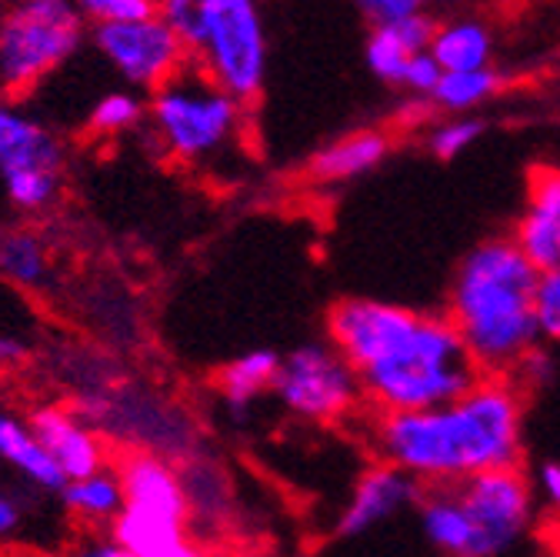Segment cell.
<instances>
[{"label":"cell","mask_w":560,"mask_h":557,"mask_svg":"<svg viewBox=\"0 0 560 557\" xmlns=\"http://www.w3.org/2000/svg\"><path fill=\"white\" fill-rule=\"evenodd\" d=\"M420 524H424L428 541L444 554L474 557V524L464 504L457 501L454 487H441V491H431L424 498V504H420Z\"/></svg>","instance_id":"cell-17"},{"label":"cell","mask_w":560,"mask_h":557,"mask_svg":"<svg viewBox=\"0 0 560 557\" xmlns=\"http://www.w3.org/2000/svg\"><path fill=\"white\" fill-rule=\"evenodd\" d=\"M148 117V101L137 91H107L91 107V127L97 134H127Z\"/></svg>","instance_id":"cell-24"},{"label":"cell","mask_w":560,"mask_h":557,"mask_svg":"<svg viewBox=\"0 0 560 557\" xmlns=\"http://www.w3.org/2000/svg\"><path fill=\"white\" fill-rule=\"evenodd\" d=\"M530 204L547 207L550 214L560 218V171H540V174H534Z\"/></svg>","instance_id":"cell-30"},{"label":"cell","mask_w":560,"mask_h":557,"mask_svg":"<svg viewBox=\"0 0 560 557\" xmlns=\"http://www.w3.org/2000/svg\"><path fill=\"white\" fill-rule=\"evenodd\" d=\"M21 518H24L21 498L11 495L8 487H0V541H8L21 527Z\"/></svg>","instance_id":"cell-32"},{"label":"cell","mask_w":560,"mask_h":557,"mask_svg":"<svg viewBox=\"0 0 560 557\" xmlns=\"http://www.w3.org/2000/svg\"><path fill=\"white\" fill-rule=\"evenodd\" d=\"M27 425H31L34 438L40 441V448L47 451V457L63 474V480H81V477H91V474L110 467L97 431L91 425H84L70 407L44 404V407L31 410Z\"/></svg>","instance_id":"cell-12"},{"label":"cell","mask_w":560,"mask_h":557,"mask_svg":"<svg viewBox=\"0 0 560 557\" xmlns=\"http://www.w3.org/2000/svg\"><path fill=\"white\" fill-rule=\"evenodd\" d=\"M327 327L334 351L354 368L384 414L434 410L483 381L451 317L354 298L330 311Z\"/></svg>","instance_id":"cell-1"},{"label":"cell","mask_w":560,"mask_h":557,"mask_svg":"<svg viewBox=\"0 0 560 557\" xmlns=\"http://www.w3.org/2000/svg\"><path fill=\"white\" fill-rule=\"evenodd\" d=\"M417 480L407 477L404 471L384 464V467H371L358 487L350 495L340 521H337V534L340 537H358L371 527H377L381 521H387L390 514H397L400 508H407L410 501H417Z\"/></svg>","instance_id":"cell-13"},{"label":"cell","mask_w":560,"mask_h":557,"mask_svg":"<svg viewBox=\"0 0 560 557\" xmlns=\"http://www.w3.org/2000/svg\"><path fill=\"white\" fill-rule=\"evenodd\" d=\"M498 88H501V74L483 67V71H467V74H444L431 97L438 107L464 114V111L483 104Z\"/></svg>","instance_id":"cell-23"},{"label":"cell","mask_w":560,"mask_h":557,"mask_svg":"<svg viewBox=\"0 0 560 557\" xmlns=\"http://www.w3.org/2000/svg\"><path fill=\"white\" fill-rule=\"evenodd\" d=\"M377 444L390 467L441 487L517 467L521 397L508 381L483 378L454 404L417 414H384Z\"/></svg>","instance_id":"cell-2"},{"label":"cell","mask_w":560,"mask_h":557,"mask_svg":"<svg viewBox=\"0 0 560 557\" xmlns=\"http://www.w3.org/2000/svg\"><path fill=\"white\" fill-rule=\"evenodd\" d=\"M534 314H537V330H540V337L560 344V267L537 277Z\"/></svg>","instance_id":"cell-26"},{"label":"cell","mask_w":560,"mask_h":557,"mask_svg":"<svg viewBox=\"0 0 560 557\" xmlns=\"http://www.w3.org/2000/svg\"><path fill=\"white\" fill-rule=\"evenodd\" d=\"M50 274L47 241L31 228L0 231V277L18 288H40Z\"/></svg>","instance_id":"cell-21"},{"label":"cell","mask_w":560,"mask_h":557,"mask_svg":"<svg viewBox=\"0 0 560 557\" xmlns=\"http://www.w3.org/2000/svg\"><path fill=\"white\" fill-rule=\"evenodd\" d=\"M361 14L368 18L371 31H381V27H397L417 14H424V8H420L417 0H364Z\"/></svg>","instance_id":"cell-28"},{"label":"cell","mask_w":560,"mask_h":557,"mask_svg":"<svg viewBox=\"0 0 560 557\" xmlns=\"http://www.w3.org/2000/svg\"><path fill=\"white\" fill-rule=\"evenodd\" d=\"M431 57L441 63L444 74L483 71L490 60V34L477 21H451L434 31Z\"/></svg>","instance_id":"cell-20"},{"label":"cell","mask_w":560,"mask_h":557,"mask_svg":"<svg viewBox=\"0 0 560 557\" xmlns=\"http://www.w3.org/2000/svg\"><path fill=\"white\" fill-rule=\"evenodd\" d=\"M190 63L234 101H254L267 78V31L254 0H200Z\"/></svg>","instance_id":"cell-6"},{"label":"cell","mask_w":560,"mask_h":557,"mask_svg":"<svg viewBox=\"0 0 560 557\" xmlns=\"http://www.w3.org/2000/svg\"><path fill=\"white\" fill-rule=\"evenodd\" d=\"M474 524V557H501L530 524V484L517 467L487 471L454 487Z\"/></svg>","instance_id":"cell-10"},{"label":"cell","mask_w":560,"mask_h":557,"mask_svg":"<svg viewBox=\"0 0 560 557\" xmlns=\"http://www.w3.org/2000/svg\"><path fill=\"white\" fill-rule=\"evenodd\" d=\"M537 480H540V495L550 504V511L560 514V464H544Z\"/></svg>","instance_id":"cell-34"},{"label":"cell","mask_w":560,"mask_h":557,"mask_svg":"<svg viewBox=\"0 0 560 557\" xmlns=\"http://www.w3.org/2000/svg\"><path fill=\"white\" fill-rule=\"evenodd\" d=\"M81 18L97 24H133L161 14L158 0H81Z\"/></svg>","instance_id":"cell-25"},{"label":"cell","mask_w":560,"mask_h":557,"mask_svg":"<svg viewBox=\"0 0 560 557\" xmlns=\"http://www.w3.org/2000/svg\"><path fill=\"white\" fill-rule=\"evenodd\" d=\"M91 44L130 91L148 88L154 94L190 63L184 44L161 14L133 24H97L91 27Z\"/></svg>","instance_id":"cell-9"},{"label":"cell","mask_w":560,"mask_h":557,"mask_svg":"<svg viewBox=\"0 0 560 557\" xmlns=\"http://www.w3.org/2000/svg\"><path fill=\"white\" fill-rule=\"evenodd\" d=\"M0 464L18 471L27 484L40 487V491H63V484H67L57 464L47 457V451L34 438L31 425L4 407H0Z\"/></svg>","instance_id":"cell-15"},{"label":"cell","mask_w":560,"mask_h":557,"mask_svg":"<svg viewBox=\"0 0 560 557\" xmlns=\"http://www.w3.org/2000/svg\"><path fill=\"white\" fill-rule=\"evenodd\" d=\"M154 557H207L190 537H180V541H174V544H167V547H161Z\"/></svg>","instance_id":"cell-36"},{"label":"cell","mask_w":560,"mask_h":557,"mask_svg":"<svg viewBox=\"0 0 560 557\" xmlns=\"http://www.w3.org/2000/svg\"><path fill=\"white\" fill-rule=\"evenodd\" d=\"M148 124L164 154L184 164H203L237 141L244 111L241 101L187 63L177 78L148 97Z\"/></svg>","instance_id":"cell-4"},{"label":"cell","mask_w":560,"mask_h":557,"mask_svg":"<svg viewBox=\"0 0 560 557\" xmlns=\"http://www.w3.org/2000/svg\"><path fill=\"white\" fill-rule=\"evenodd\" d=\"M514 371L524 378V384H540V381H547V374H550V358L534 347V351H530V355H527Z\"/></svg>","instance_id":"cell-33"},{"label":"cell","mask_w":560,"mask_h":557,"mask_svg":"<svg viewBox=\"0 0 560 557\" xmlns=\"http://www.w3.org/2000/svg\"><path fill=\"white\" fill-rule=\"evenodd\" d=\"M63 144L24 107L0 101V181L21 211H47L60 194Z\"/></svg>","instance_id":"cell-7"},{"label":"cell","mask_w":560,"mask_h":557,"mask_svg":"<svg viewBox=\"0 0 560 557\" xmlns=\"http://www.w3.org/2000/svg\"><path fill=\"white\" fill-rule=\"evenodd\" d=\"M390 151L387 134L381 130H358L347 134L340 141L320 148L311 161V174L324 184H340L350 177H361L368 171H374Z\"/></svg>","instance_id":"cell-16"},{"label":"cell","mask_w":560,"mask_h":557,"mask_svg":"<svg viewBox=\"0 0 560 557\" xmlns=\"http://www.w3.org/2000/svg\"><path fill=\"white\" fill-rule=\"evenodd\" d=\"M480 134H483V124L480 120H474V117H454V120L441 124L431 134V151L441 161H454L457 154H464L477 141Z\"/></svg>","instance_id":"cell-27"},{"label":"cell","mask_w":560,"mask_h":557,"mask_svg":"<svg viewBox=\"0 0 560 557\" xmlns=\"http://www.w3.org/2000/svg\"><path fill=\"white\" fill-rule=\"evenodd\" d=\"M434 21L428 14H417L397 27H381V31H371L368 37V67L371 74L387 81V84H404V74H407V63L413 54H424L431 50V40H434Z\"/></svg>","instance_id":"cell-14"},{"label":"cell","mask_w":560,"mask_h":557,"mask_svg":"<svg viewBox=\"0 0 560 557\" xmlns=\"http://www.w3.org/2000/svg\"><path fill=\"white\" fill-rule=\"evenodd\" d=\"M537 277L514 241H483L460 260L451 324L483 378L514 371L537 347Z\"/></svg>","instance_id":"cell-3"},{"label":"cell","mask_w":560,"mask_h":557,"mask_svg":"<svg viewBox=\"0 0 560 557\" xmlns=\"http://www.w3.org/2000/svg\"><path fill=\"white\" fill-rule=\"evenodd\" d=\"M84 18L70 0H21L0 11V94H27L84 44Z\"/></svg>","instance_id":"cell-5"},{"label":"cell","mask_w":560,"mask_h":557,"mask_svg":"<svg viewBox=\"0 0 560 557\" xmlns=\"http://www.w3.org/2000/svg\"><path fill=\"white\" fill-rule=\"evenodd\" d=\"M514 247L521 251V257H524L537 274L557 270V267H560V218L550 214L547 207L530 204V207H527V214H524L521 224H517Z\"/></svg>","instance_id":"cell-22"},{"label":"cell","mask_w":560,"mask_h":557,"mask_svg":"<svg viewBox=\"0 0 560 557\" xmlns=\"http://www.w3.org/2000/svg\"><path fill=\"white\" fill-rule=\"evenodd\" d=\"M117 477L124 487V508L187 527L190 498H187L184 477L167 457L154 451H130L117 461Z\"/></svg>","instance_id":"cell-11"},{"label":"cell","mask_w":560,"mask_h":557,"mask_svg":"<svg viewBox=\"0 0 560 557\" xmlns=\"http://www.w3.org/2000/svg\"><path fill=\"white\" fill-rule=\"evenodd\" d=\"M277 371H280V358L273 351H247L241 358H234L221 378H218V387H221V397L224 404L231 407V414L237 421H244L250 404L273 387L277 381Z\"/></svg>","instance_id":"cell-18"},{"label":"cell","mask_w":560,"mask_h":557,"mask_svg":"<svg viewBox=\"0 0 560 557\" xmlns=\"http://www.w3.org/2000/svg\"><path fill=\"white\" fill-rule=\"evenodd\" d=\"M24 361H27V344L21 337L0 334V364L14 368V364H24Z\"/></svg>","instance_id":"cell-35"},{"label":"cell","mask_w":560,"mask_h":557,"mask_svg":"<svg viewBox=\"0 0 560 557\" xmlns=\"http://www.w3.org/2000/svg\"><path fill=\"white\" fill-rule=\"evenodd\" d=\"M273 394L291 414L307 421H334L354 407L361 381L334 347L304 344L288 358H280Z\"/></svg>","instance_id":"cell-8"},{"label":"cell","mask_w":560,"mask_h":557,"mask_svg":"<svg viewBox=\"0 0 560 557\" xmlns=\"http://www.w3.org/2000/svg\"><path fill=\"white\" fill-rule=\"evenodd\" d=\"M260 557H267V554H260Z\"/></svg>","instance_id":"cell-37"},{"label":"cell","mask_w":560,"mask_h":557,"mask_svg":"<svg viewBox=\"0 0 560 557\" xmlns=\"http://www.w3.org/2000/svg\"><path fill=\"white\" fill-rule=\"evenodd\" d=\"M63 508L81 518L84 524H114L124 511V487L117 477V467H104L91 477L67 480L63 484Z\"/></svg>","instance_id":"cell-19"},{"label":"cell","mask_w":560,"mask_h":557,"mask_svg":"<svg viewBox=\"0 0 560 557\" xmlns=\"http://www.w3.org/2000/svg\"><path fill=\"white\" fill-rule=\"evenodd\" d=\"M74 557H137V554H130V550H127L124 544H117L110 534H97V537L81 541L78 550H74Z\"/></svg>","instance_id":"cell-31"},{"label":"cell","mask_w":560,"mask_h":557,"mask_svg":"<svg viewBox=\"0 0 560 557\" xmlns=\"http://www.w3.org/2000/svg\"><path fill=\"white\" fill-rule=\"evenodd\" d=\"M444 71H441V63L431 57V50L424 54H413L410 63H407V74H404V88L417 91V94H434V88L441 84Z\"/></svg>","instance_id":"cell-29"}]
</instances>
